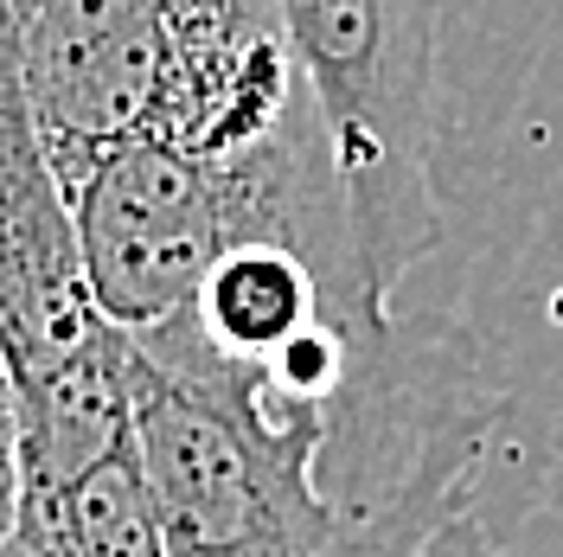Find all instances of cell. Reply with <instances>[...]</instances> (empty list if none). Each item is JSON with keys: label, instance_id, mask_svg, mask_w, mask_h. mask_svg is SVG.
<instances>
[{"label": "cell", "instance_id": "obj_1", "mask_svg": "<svg viewBox=\"0 0 563 557\" xmlns=\"http://www.w3.org/2000/svg\"><path fill=\"white\" fill-rule=\"evenodd\" d=\"M135 347V449L167 557H340V520L314 468L327 404L282 397L269 372L231 365L161 327Z\"/></svg>", "mask_w": 563, "mask_h": 557}, {"label": "cell", "instance_id": "obj_2", "mask_svg": "<svg viewBox=\"0 0 563 557\" xmlns=\"http://www.w3.org/2000/svg\"><path fill=\"white\" fill-rule=\"evenodd\" d=\"M0 359L20 397L26 455L77 461L135 429V347L97 308L77 211L33 122L20 26L7 0H0Z\"/></svg>", "mask_w": 563, "mask_h": 557}, {"label": "cell", "instance_id": "obj_3", "mask_svg": "<svg viewBox=\"0 0 563 557\" xmlns=\"http://www.w3.org/2000/svg\"><path fill=\"white\" fill-rule=\"evenodd\" d=\"M499 417L506 397L474 347L422 340L372 365L333 404L314 468L340 557H519L487 520Z\"/></svg>", "mask_w": 563, "mask_h": 557}, {"label": "cell", "instance_id": "obj_4", "mask_svg": "<svg viewBox=\"0 0 563 557\" xmlns=\"http://www.w3.org/2000/svg\"><path fill=\"white\" fill-rule=\"evenodd\" d=\"M288 52L308 77L346 179L358 256L378 295L442 244L429 179L442 0H276Z\"/></svg>", "mask_w": 563, "mask_h": 557}, {"label": "cell", "instance_id": "obj_5", "mask_svg": "<svg viewBox=\"0 0 563 557\" xmlns=\"http://www.w3.org/2000/svg\"><path fill=\"white\" fill-rule=\"evenodd\" d=\"M38 141L65 193L129 141L154 135L167 97L161 0H7Z\"/></svg>", "mask_w": 563, "mask_h": 557}, {"label": "cell", "instance_id": "obj_6", "mask_svg": "<svg viewBox=\"0 0 563 557\" xmlns=\"http://www.w3.org/2000/svg\"><path fill=\"white\" fill-rule=\"evenodd\" d=\"M20 545L33 557H167L141 449L103 455L97 468L20 500Z\"/></svg>", "mask_w": 563, "mask_h": 557}, {"label": "cell", "instance_id": "obj_7", "mask_svg": "<svg viewBox=\"0 0 563 557\" xmlns=\"http://www.w3.org/2000/svg\"><path fill=\"white\" fill-rule=\"evenodd\" d=\"M20 500H26V461H20V397L0 359V551L20 538Z\"/></svg>", "mask_w": 563, "mask_h": 557}, {"label": "cell", "instance_id": "obj_8", "mask_svg": "<svg viewBox=\"0 0 563 557\" xmlns=\"http://www.w3.org/2000/svg\"><path fill=\"white\" fill-rule=\"evenodd\" d=\"M0 557H33V551H26V545H20V538H13V545H7V551H0Z\"/></svg>", "mask_w": 563, "mask_h": 557}]
</instances>
